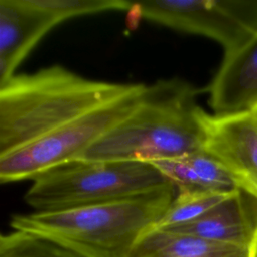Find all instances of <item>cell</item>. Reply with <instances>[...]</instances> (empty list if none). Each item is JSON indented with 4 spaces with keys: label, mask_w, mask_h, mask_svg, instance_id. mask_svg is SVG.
<instances>
[{
    "label": "cell",
    "mask_w": 257,
    "mask_h": 257,
    "mask_svg": "<svg viewBox=\"0 0 257 257\" xmlns=\"http://www.w3.org/2000/svg\"><path fill=\"white\" fill-rule=\"evenodd\" d=\"M198 93L178 77L146 85L135 109L78 160L154 163L204 150Z\"/></svg>",
    "instance_id": "cell-1"
},
{
    "label": "cell",
    "mask_w": 257,
    "mask_h": 257,
    "mask_svg": "<svg viewBox=\"0 0 257 257\" xmlns=\"http://www.w3.org/2000/svg\"><path fill=\"white\" fill-rule=\"evenodd\" d=\"M135 83L92 80L52 65L0 84V157L125 93Z\"/></svg>",
    "instance_id": "cell-2"
},
{
    "label": "cell",
    "mask_w": 257,
    "mask_h": 257,
    "mask_svg": "<svg viewBox=\"0 0 257 257\" xmlns=\"http://www.w3.org/2000/svg\"><path fill=\"white\" fill-rule=\"evenodd\" d=\"M174 185L123 200L13 215L14 230L50 240L80 257H130L175 197Z\"/></svg>",
    "instance_id": "cell-3"
},
{
    "label": "cell",
    "mask_w": 257,
    "mask_h": 257,
    "mask_svg": "<svg viewBox=\"0 0 257 257\" xmlns=\"http://www.w3.org/2000/svg\"><path fill=\"white\" fill-rule=\"evenodd\" d=\"M33 181L24 201L35 212H54L108 203L173 185L152 163L74 160Z\"/></svg>",
    "instance_id": "cell-4"
},
{
    "label": "cell",
    "mask_w": 257,
    "mask_h": 257,
    "mask_svg": "<svg viewBox=\"0 0 257 257\" xmlns=\"http://www.w3.org/2000/svg\"><path fill=\"white\" fill-rule=\"evenodd\" d=\"M145 86L143 83H135L127 93L0 157V182L5 184L34 180L52 168L80 159L135 109Z\"/></svg>",
    "instance_id": "cell-5"
},
{
    "label": "cell",
    "mask_w": 257,
    "mask_h": 257,
    "mask_svg": "<svg viewBox=\"0 0 257 257\" xmlns=\"http://www.w3.org/2000/svg\"><path fill=\"white\" fill-rule=\"evenodd\" d=\"M126 10L176 30L204 35L231 51L257 33V1L152 0L130 2Z\"/></svg>",
    "instance_id": "cell-6"
},
{
    "label": "cell",
    "mask_w": 257,
    "mask_h": 257,
    "mask_svg": "<svg viewBox=\"0 0 257 257\" xmlns=\"http://www.w3.org/2000/svg\"><path fill=\"white\" fill-rule=\"evenodd\" d=\"M204 150L233 176L240 190L257 199V113H203Z\"/></svg>",
    "instance_id": "cell-7"
},
{
    "label": "cell",
    "mask_w": 257,
    "mask_h": 257,
    "mask_svg": "<svg viewBox=\"0 0 257 257\" xmlns=\"http://www.w3.org/2000/svg\"><path fill=\"white\" fill-rule=\"evenodd\" d=\"M60 20L36 0H0V84Z\"/></svg>",
    "instance_id": "cell-8"
},
{
    "label": "cell",
    "mask_w": 257,
    "mask_h": 257,
    "mask_svg": "<svg viewBox=\"0 0 257 257\" xmlns=\"http://www.w3.org/2000/svg\"><path fill=\"white\" fill-rule=\"evenodd\" d=\"M209 93L215 114L257 107V33L241 46L225 52L209 86Z\"/></svg>",
    "instance_id": "cell-9"
},
{
    "label": "cell",
    "mask_w": 257,
    "mask_h": 257,
    "mask_svg": "<svg viewBox=\"0 0 257 257\" xmlns=\"http://www.w3.org/2000/svg\"><path fill=\"white\" fill-rule=\"evenodd\" d=\"M164 230L249 248L257 232V199L236 190L195 221Z\"/></svg>",
    "instance_id": "cell-10"
},
{
    "label": "cell",
    "mask_w": 257,
    "mask_h": 257,
    "mask_svg": "<svg viewBox=\"0 0 257 257\" xmlns=\"http://www.w3.org/2000/svg\"><path fill=\"white\" fill-rule=\"evenodd\" d=\"M174 185L178 193H231L240 190L229 171L205 150L152 163Z\"/></svg>",
    "instance_id": "cell-11"
},
{
    "label": "cell",
    "mask_w": 257,
    "mask_h": 257,
    "mask_svg": "<svg viewBox=\"0 0 257 257\" xmlns=\"http://www.w3.org/2000/svg\"><path fill=\"white\" fill-rule=\"evenodd\" d=\"M130 257H249V248L153 228L140 239Z\"/></svg>",
    "instance_id": "cell-12"
},
{
    "label": "cell",
    "mask_w": 257,
    "mask_h": 257,
    "mask_svg": "<svg viewBox=\"0 0 257 257\" xmlns=\"http://www.w3.org/2000/svg\"><path fill=\"white\" fill-rule=\"evenodd\" d=\"M235 192V191H233ZM231 193H178L155 228L172 229L195 221Z\"/></svg>",
    "instance_id": "cell-13"
},
{
    "label": "cell",
    "mask_w": 257,
    "mask_h": 257,
    "mask_svg": "<svg viewBox=\"0 0 257 257\" xmlns=\"http://www.w3.org/2000/svg\"><path fill=\"white\" fill-rule=\"evenodd\" d=\"M0 257H80L32 233L14 230L0 237Z\"/></svg>",
    "instance_id": "cell-14"
},
{
    "label": "cell",
    "mask_w": 257,
    "mask_h": 257,
    "mask_svg": "<svg viewBox=\"0 0 257 257\" xmlns=\"http://www.w3.org/2000/svg\"><path fill=\"white\" fill-rule=\"evenodd\" d=\"M61 21L71 17L107 10H126L127 1L121 0H36Z\"/></svg>",
    "instance_id": "cell-15"
},
{
    "label": "cell",
    "mask_w": 257,
    "mask_h": 257,
    "mask_svg": "<svg viewBox=\"0 0 257 257\" xmlns=\"http://www.w3.org/2000/svg\"><path fill=\"white\" fill-rule=\"evenodd\" d=\"M249 257H257V232L249 247Z\"/></svg>",
    "instance_id": "cell-16"
},
{
    "label": "cell",
    "mask_w": 257,
    "mask_h": 257,
    "mask_svg": "<svg viewBox=\"0 0 257 257\" xmlns=\"http://www.w3.org/2000/svg\"><path fill=\"white\" fill-rule=\"evenodd\" d=\"M253 111H255V112H256V113H257V107H256V108H255V109H253Z\"/></svg>",
    "instance_id": "cell-17"
}]
</instances>
